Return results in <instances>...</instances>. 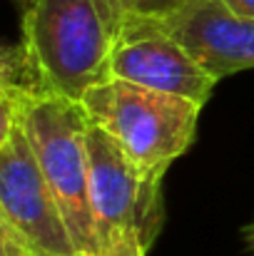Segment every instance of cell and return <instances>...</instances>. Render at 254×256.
<instances>
[{
  "label": "cell",
  "mask_w": 254,
  "mask_h": 256,
  "mask_svg": "<svg viewBox=\"0 0 254 256\" xmlns=\"http://www.w3.org/2000/svg\"><path fill=\"white\" fill-rule=\"evenodd\" d=\"M23 38L3 50L0 85L80 102L112 78L117 18L107 0H20Z\"/></svg>",
  "instance_id": "cell-1"
},
{
  "label": "cell",
  "mask_w": 254,
  "mask_h": 256,
  "mask_svg": "<svg viewBox=\"0 0 254 256\" xmlns=\"http://www.w3.org/2000/svg\"><path fill=\"white\" fill-rule=\"evenodd\" d=\"M0 97L10 100L20 112L28 140L53 189L78 254L100 256V239L90 202V117L85 107L63 94L10 85H0Z\"/></svg>",
  "instance_id": "cell-2"
},
{
  "label": "cell",
  "mask_w": 254,
  "mask_h": 256,
  "mask_svg": "<svg viewBox=\"0 0 254 256\" xmlns=\"http://www.w3.org/2000/svg\"><path fill=\"white\" fill-rule=\"evenodd\" d=\"M90 122L102 127L142 170L165 174L194 137L202 104L110 78L80 100Z\"/></svg>",
  "instance_id": "cell-3"
},
{
  "label": "cell",
  "mask_w": 254,
  "mask_h": 256,
  "mask_svg": "<svg viewBox=\"0 0 254 256\" xmlns=\"http://www.w3.org/2000/svg\"><path fill=\"white\" fill-rule=\"evenodd\" d=\"M90 202L100 246L125 232L140 234L142 244H155L162 222V176L142 170L102 127L87 124Z\"/></svg>",
  "instance_id": "cell-4"
},
{
  "label": "cell",
  "mask_w": 254,
  "mask_h": 256,
  "mask_svg": "<svg viewBox=\"0 0 254 256\" xmlns=\"http://www.w3.org/2000/svg\"><path fill=\"white\" fill-rule=\"evenodd\" d=\"M0 219L13 224L35 252L80 256L20 112L5 97H0Z\"/></svg>",
  "instance_id": "cell-5"
},
{
  "label": "cell",
  "mask_w": 254,
  "mask_h": 256,
  "mask_svg": "<svg viewBox=\"0 0 254 256\" xmlns=\"http://www.w3.org/2000/svg\"><path fill=\"white\" fill-rule=\"evenodd\" d=\"M110 70L112 78L179 94L202 107L219 82L189 55L160 18L145 15H122L117 20Z\"/></svg>",
  "instance_id": "cell-6"
},
{
  "label": "cell",
  "mask_w": 254,
  "mask_h": 256,
  "mask_svg": "<svg viewBox=\"0 0 254 256\" xmlns=\"http://www.w3.org/2000/svg\"><path fill=\"white\" fill-rule=\"evenodd\" d=\"M162 22L217 80L254 68V18L232 12L219 0H189Z\"/></svg>",
  "instance_id": "cell-7"
},
{
  "label": "cell",
  "mask_w": 254,
  "mask_h": 256,
  "mask_svg": "<svg viewBox=\"0 0 254 256\" xmlns=\"http://www.w3.org/2000/svg\"><path fill=\"white\" fill-rule=\"evenodd\" d=\"M189 0H107V5L112 8L117 20L122 15H145V18H160L162 20L172 12H177Z\"/></svg>",
  "instance_id": "cell-8"
},
{
  "label": "cell",
  "mask_w": 254,
  "mask_h": 256,
  "mask_svg": "<svg viewBox=\"0 0 254 256\" xmlns=\"http://www.w3.org/2000/svg\"><path fill=\"white\" fill-rule=\"evenodd\" d=\"M145 254H147V246L142 244L140 234H135V232H125L120 236H112V239H107L100 246V256H145Z\"/></svg>",
  "instance_id": "cell-9"
},
{
  "label": "cell",
  "mask_w": 254,
  "mask_h": 256,
  "mask_svg": "<svg viewBox=\"0 0 254 256\" xmlns=\"http://www.w3.org/2000/svg\"><path fill=\"white\" fill-rule=\"evenodd\" d=\"M33 244L8 222L0 219V256H33Z\"/></svg>",
  "instance_id": "cell-10"
},
{
  "label": "cell",
  "mask_w": 254,
  "mask_h": 256,
  "mask_svg": "<svg viewBox=\"0 0 254 256\" xmlns=\"http://www.w3.org/2000/svg\"><path fill=\"white\" fill-rule=\"evenodd\" d=\"M224 8H229L232 12L237 15H244V18H254V0H219Z\"/></svg>",
  "instance_id": "cell-11"
},
{
  "label": "cell",
  "mask_w": 254,
  "mask_h": 256,
  "mask_svg": "<svg viewBox=\"0 0 254 256\" xmlns=\"http://www.w3.org/2000/svg\"><path fill=\"white\" fill-rule=\"evenodd\" d=\"M242 244H244L247 256H254V216H252V222H247L242 226Z\"/></svg>",
  "instance_id": "cell-12"
},
{
  "label": "cell",
  "mask_w": 254,
  "mask_h": 256,
  "mask_svg": "<svg viewBox=\"0 0 254 256\" xmlns=\"http://www.w3.org/2000/svg\"><path fill=\"white\" fill-rule=\"evenodd\" d=\"M33 256H63V254H53V252H33Z\"/></svg>",
  "instance_id": "cell-13"
}]
</instances>
